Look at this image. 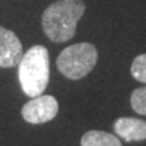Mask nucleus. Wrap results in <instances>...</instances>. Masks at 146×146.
Instances as JSON below:
<instances>
[{
	"label": "nucleus",
	"mask_w": 146,
	"mask_h": 146,
	"mask_svg": "<svg viewBox=\"0 0 146 146\" xmlns=\"http://www.w3.org/2000/svg\"><path fill=\"white\" fill-rule=\"evenodd\" d=\"M84 11L85 4L81 0H58L50 4L42 15V27L47 38L53 42L73 38Z\"/></svg>",
	"instance_id": "f257e3e1"
},
{
	"label": "nucleus",
	"mask_w": 146,
	"mask_h": 146,
	"mask_svg": "<svg viewBox=\"0 0 146 146\" xmlns=\"http://www.w3.org/2000/svg\"><path fill=\"white\" fill-rule=\"evenodd\" d=\"M18 76L27 96L36 98L43 94L50 77V58L46 47L35 45L29 49L19 62Z\"/></svg>",
	"instance_id": "f03ea898"
},
{
	"label": "nucleus",
	"mask_w": 146,
	"mask_h": 146,
	"mask_svg": "<svg viewBox=\"0 0 146 146\" xmlns=\"http://www.w3.org/2000/svg\"><path fill=\"white\" fill-rule=\"evenodd\" d=\"M98 62V50L92 43L83 42L64 49L57 58V68L65 77L80 80L85 77Z\"/></svg>",
	"instance_id": "7ed1b4c3"
},
{
	"label": "nucleus",
	"mask_w": 146,
	"mask_h": 146,
	"mask_svg": "<svg viewBox=\"0 0 146 146\" xmlns=\"http://www.w3.org/2000/svg\"><path fill=\"white\" fill-rule=\"evenodd\" d=\"M57 112L58 102L50 95H39L36 98H33V100L27 102L22 108L23 119L33 125H41L54 119Z\"/></svg>",
	"instance_id": "20e7f679"
},
{
	"label": "nucleus",
	"mask_w": 146,
	"mask_h": 146,
	"mask_svg": "<svg viewBox=\"0 0 146 146\" xmlns=\"http://www.w3.org/2000/svg\"><path fill=\"white\" fill-rule=\"evenodd\" d=\"M23 57V46L15 33L0 26V66L12 68L19 65Z\"/></svg>",
	"instance_id": "39448f33"
},
{
	"label": "nucleus",
	"mask_w": 146,
	"mask_h": 146,
	"mask_svg": "<svg viewBox=\"0 0 146 146\" xmlns=\"http://www.w3.org/2000/svg\"><path fill=\"white\" fill-rule=\"evenodd\" d=\"M115 133L126 142L146 139V122L135 118H119L114 125Z\"/></svg>",
	"instance_id": "423d86ee"
},
{
	"label": "nucleus",
	"mask_w": 146,
	"mask_h": 146,
	"mask_svg": "<svg viewBox=\"0 0 146 146\" xmlns=\"http://www.w3.org/2000/svg\"><path fill=\"white\" fill-rule=\"evenodd\" d=\"M81 146H122L115 135L99 130L87 131L81 138Z\"/></svg>",
	"instance_id": "0eeeda50"
},
{
	"label": "nucleus",
	"mask_w": 146,
	"mask_h": 146,
	"mask_svg": "<svg viewBox=\"0 0 146 146\" xmlns=\"http://www.w3.org/2000/svg\"><path fill=\"white\" fill-rule=\"evenodd\" d=\"M131 107L139 115H146V87L138 88L131 94Z\"/></svg>",
	"instance_id": "6e6552de"
},
{
	"label": "nucleus",
	"mask_w": 146,
	"mask_h": 146,
	"mask_svg": "<svg viewBox=\"0 0 146 146\" xmlns=\"http://www.w3.org/2000/svg\"><path fill=\"white\" fill-rule=\"evenodd\" d=\"M131 74L135 80L146 84V54L134 58L131 64Z\"/></svg>",
	"instance_id": "1a4fd4ad"
}]
</instances>
